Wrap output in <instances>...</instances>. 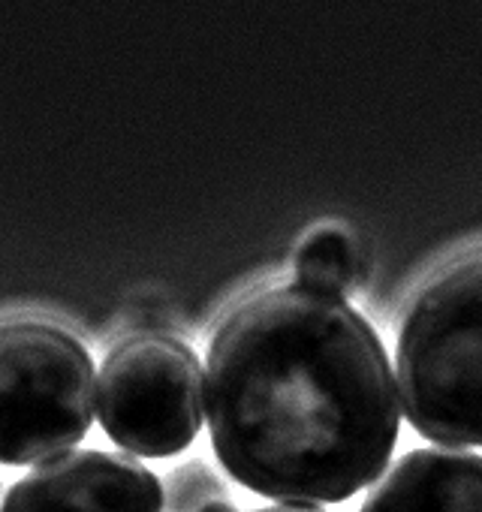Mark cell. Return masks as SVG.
<instances>
[{
	"label": "cell",
	"instance_id": "1",
	"mask_svg": "<svg viewBox=\"0 0 482 512\" xmlns=\"http://www.w3.org/2000/svg\"><path fill=\"white\" fill-rule=\"evenodd\" d=\"M205 419L226 473L284 503H341L389 464L401 404L371 323L302 284L226 314L205 359Z\"/></svg>",
	"mask_w": 482,
	"mask_h": 512
},
{
	"label": "cell",
	"instance_id": "2",
	"mask_svg": "<svg viewBox=\"0 0 482 512\" xmlns=\"http://www.w3.org/2000/svg\"><path fill=\"white\" fill-rule=\"evenodd\" d=\"M398 401L443 446H482V253L449 266L410 305L395 347Z\"/></svg>",
	"mask_w": 482,
	"mask_h": 512
},
{
	"label": "cell",
	"instance_id": "3",
	"mask_svg": "<svg viewBox=\"0 0 482 512\" xmlns=\"http://www.w3.org/2000/svg\"><path fill=\"white\" fill-rule=\"evenodd\" d=\"M94 413L97 380L82 341L40 320L0 326V464L73 452Z\"/></svg>",
	"mask_w": 482,
	"mask_h": 512
},
{
	"label": "cell",
	"instance_id": "5",
	"mask_svg": "<svg viewBox=\"0 0 482 512\" xmlns=\"http://www.w3.org/2000/svg\"><path fill=\"white\" fill-rule=\"evenodd\" d=\"M0 512H163V488L130 455L79 449L34 467Z\"/></svg>",
	"mask_w": 482,
	"mask_h": 512
},
{
	"label": "cell",
	"instance_id": "8",
	"mask_svg": "<svg viewBox=\"0 0 482 512\" xmlns=\"http://www.w3.org/2000/svg\"><path fill=\"white\" fill-rule=\"evenodd\" d=\"M257 512H323V509L311 503H281V506H263Z\"/></svg>",
	"mask_w": 482,
	"mask_h": 512
},
{
	"label": "cell",
	"instance_id": "6",
	"mask_svg": "<svg viewBox=\"0 0 482 512\" xmlns=\"http://www.w3.org/2000/svg\"><path fill=\"white\" fill-rule=\"evenodd\" d=\"M359 512H482V455L413 449L386 470Z\"/></svg>",
	"mask_w": 482,
	"mask_h": 512
},
{
	"label": "cell",
	"instance_id": "4",
	"mask_svg": "<svg viewBox=\"0 0 482 512\" xmlns=\"http://www.w3.org/2000/svg\"><path fill=\"white\" fill-rule=\"evenodd\" d=\"M202 407V365L178 338H127L100 365L97 419L121 449L139 458L184 452L202 428Z\"/></svg>",
	"mask_w": 482,
	"mask_h": 512
},
{
	"label": "cell",
	"instance_id": "9",
	"mask_svg": "<svg viewBox=\"0 0 482 512\" xmlns=\"http://www.w3.org/2000/svg\"><path fill=\"white\" fill-rule=\"evenodd\" d=\"M199 512H238L232 503H226V500H211V503H205Z\"/></svg>",
	"mask_w": 482,
	"mask_h": 512
},
{
	"label": "cell",
	"instance_id": "7",
	"mask_svg": "<svg viewBox=\"0 0 482 512\" xmlns=\"http://www.w3.org/2000/svg\"><path fill=\"white\" fill-rule=\"evenodd\" d=\"M293 269L296 284L344 299V293H350L359 284V253L341 229L326 226L302 241Z\"/></svg>",
	"mask_w": 482,
	"mask_h": 512
}]
</instances>
